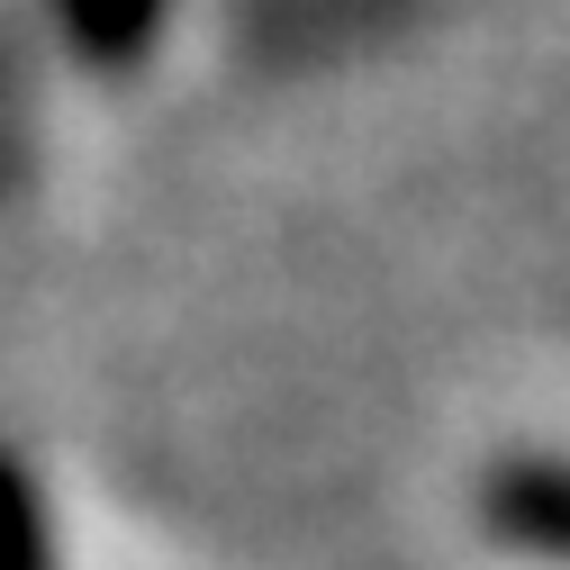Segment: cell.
I'll return each mask as SVG.
<instances>
[{"label":"cell","instance_id":"cell-1","mask_svg":"<svg viewBox=\"0 0 570 570\" xmlns=\"http://www.w3.org/2000/svg\"><path fill=\"white\" fill-rule=\"evenodd\" d=\"M489 525L525 543V552H552L570 561V471L561 462H517L489 480Z\"/></svg>","mask_w":570,"mask_h":570},{"label":"cell","instance_id":"cell-2","mask_svg":"<svg viewBox=\"0 0 570 570\" xmlns=\"http://www.w3.org/2000/svg\"><path fill=\"white\" fill-rule=\"evenodd\" d=\"M63 28L91 63H136L164 28V0H63Z\"/></svg>","mask_w":570,"mask_h":570},{"label":"cell","instance_id":"cell-3","mask_svg":"<svg viewBox=\"0 0 570 570\" xmlns=\"http://www.w3.org/2000/svg\"><path fill=\"white\" fill-rule=\"evenodd\" d=\"M0 570H55L46 561V517H37V489L28 471L0 453Z\"/></svg>","mask_w":570,"mask_h":570}]
</instances>
